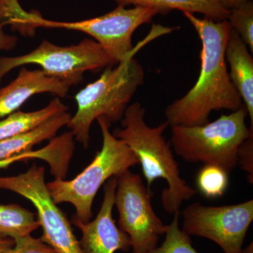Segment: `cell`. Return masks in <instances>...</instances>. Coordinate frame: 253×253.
Wrapping results in <instances>:
<instances>
[{"instance_id": "30bf717a", "label": "cell", "mask_w": 253, "mask_h": 253, "mask_svg": "<svg viewBox=\"0 0 253 253\" xmlns=\"http://www.w3.org/2000/svg\"><path fill=\"white\" fill-rule=\"evenodd\" d=\"M182 217V229L188 235L211 240L224 253H242L253 221V200L224 206L194 203L183 210Z\"/></svg>"}, {"instance_id": "6da1fadb", "label": "cell", "mask_w": 253, "mask_h": 253, "mask_svg": "<svg viewBox=\"0 0 253 253\" xmlns=\"http://www.w3.org/2000/svg\"><path fill=\"white\" fill-rule=\"evenodd\" d=\"M183 14L199 35L202 49L199 79L184 96L166 108L165 116L169 126H204L209 123L212 111H234L243 101L231 83L225 59L226 41L231 28L227 19L215 21L199 18L192 13Z\"/></svg>"}, {"instance_id": "9a60e30c", "label": "cell", "mask_w": 253, "mask_h": 253, "mask_svg": "<svg viewBox=\"0 0 253 253\" xmlns=\"http://www.w3.org/2000/svg\"><path fill=\"white\" fill-rule=\"evenodd\" d=\"M118 6H146L158 9L166 14L172 10L199 13L213 21L226 20L230 11L221 6L217 0H116Z\"/></svg>"}, {"instance_id": "ba28073f", "label": "cell", "mask_w": 253, "mask_h": 253, "mask_svg": "<svg viewBox=\"0 0 253 253\" xmlns=\"http://www.w3.org/2000/svg\"><path fill=\"white\" fill-rule=\"evenodd\" d=\"M151 194L139 174L127 169L118 176L115 194L118 226L129 236L133 253L156 249L168 230V225L155 212Z\"/></svg>"}, {"instance_id": "e0dca14e", "label": "cell", "mask_w": 253, "mask_h": 253, "mask_svg": "<svg viewBox=\"0 0 253 253\" xmlns=\"http://www.w3.org/2000/svg\"><path fill=\"white\" fill-rule=\"evenodd\" d=\"M36 214L18 204L0 205V238L30 235L40 227Z\"/></svg>"}, {"instance_id": "484cf974", "label": "cell", "mask_w": 253, "mask_h": 253, "mask_svg": "<svg viewBox=\"0 0 253 253\" xmlns=\"http://www.w3.org/2000/svg\"><path fill=\"white\" fill-rule=\"evenodd\" d=\"M217 1L224 9L230 11L241 6L247 0H217Z\"/></svg>"}, {"instance_id": "ac0fdd59", "label": "cell", "mask_w": 253, "mask_h": 253, "mask_svg": "<svg viewBox=\"0 0 253 253\" xmlns=\"http://www.w3.org/2000/svg\"><path fill=\"white\" fill-rule=\"evenodd\" d=\"M41 15L38 12H26L18 0H0V24L10 25L11 29L19 31L22 36L33 37L38 28V19Z\"/></svg>"}, {"instance_id": "d6986e66", "label": "cell", "mask_w": 253, "mask_h": 253, "mask_svg": "<svg viewBox=\"0 0 253 253\" xmlns=\"http://www.w3.org/2000/svg\"><path fill=\"white\" fill-rule=\"evenodd\" d=\"M173 214L174 217L168 225L162 245L146 253H199L193 247L191 236L179 227L180 211Z\"/></svg>"}, {"instance_id": "5bb4252c", "label": "cell", "mask_w": 253, "mask_h": 253, "mask_svg": "<svg viewBox=\"0 0 253 253\" xmlns=\"http://www.w3.org/2000/svg\"><path fill=\"white\" fill-rule=\"evenodd\" d=\"M71 118L68 111L58 113L28 132L0 140V160L31 151L35 145L53 139Z\"/></svg>"}, {"instance_id": "7c38bea8", "label": "cell", "mask_w": 253, "mask_h": 253, "mask_svg": "<svg viewBox=\"0 0 253 253\" xmlns=\"http://www.w3.org/2000/svg\"><path fill=\"white\" fill-rule=\"evenodd\" d=\"M71 86L42 70L30 71L23 67L14 81L0 89V118L18 111L34 95L50 93L65 97Z\"/></svg>"}, {"instance_id": "4fadbf2b", "label": "cell", "mask_w": 253, "mask_h": 253, "mask_svg": "<svg viewBox=\"0 0 253 253\" xmlns=\"http://www.w3.org/2000/svg\"><path fill=\"white\" fill-rule=\"evenodd\" d=\"M229 78L244 102L253 127V58L241 37L231 28L225 47Z\"/></svg>"}, {"instance_id": "8fae6325", "label": "cell", "mask_w": 253, "mask_h": 253, "mask_svg": "<svg viewBox=\"0 0 253 253\" xmlns=\"http://www.w3.org/2000/svg\"><path fill=\"white\" fill-rule=\"evenodd\" d=\"M117 177L110 178L104 184V200L94 220L86 223L71 221L81 231L79 244L83 253L127 252L131 249L129 236L116 225L112 215Z\"/></svg>"}, {"instance_id": "d4e9b609", "label": "cell", "mask_w": 253, "mask_h": 253, "mask_svg": "<svg viewBox=\"0 0 253 253\" xmlns=\"http://www.w3.org/2000/svg\"><path fill=\"white\" fill-rule=\"evenodd\" d=\"M3 26L0 24V50L9 51L14 49L17 44V37L6 35L2 31Z\"/></svg>"}, {"instance_id": "ffe728a7", "label": "cell", "mask_w": 253, "mask_h": 253, "mask_svg": "<svg viewBox=\"0 0 253 253\" xmlns=\"http://www.w3.org/2000/svg\"><path fill=\"white\" fill-rule=\"evenodd\" d=\"M229 183V174L221 168L214 166H205L197 177L200 191L206 198L223 196Z\"/></svg>"}, {"instance_id": "52a82bcc", "label": "cell", "mask_w": 253, "mask_h": 253, "mask_svg": "<svg viewBox=\"0 0 253 253\" xmlns=\"http://www.w3.org/2000/svg\"><path fill=\"white\" fill-rule=\"evenodd\" d=\"M158 14L161 13L154 8L134 6L126 9V6H118L107 14L90 19L58 22L42 17L39 25L40 28H63L89 35L102 46L116 65L134 56L144 45L141 43L133 46V34L139 26L151 22Z\"/></svg>"}, {"instance_id": "cb8c5ba5", "label": "cell", "mask_w": 253, "mask_h": 253, "mask_svg": "<svg viewBox=\"0 0 253 253\" xmlns=\"http://www.w3.org/2000/svg\"><path fill=\"white\" fill-rule=\"evenodd\" d=\"M238 165L248 173L250 184H253V134L246 139L238 150Z\"/></svg>"}, {"instance_id": "5b68a950", "label": "cell", "mask_w": 253, "mask_h": 253, "mask_svg": "<svg viewBox=\"0 0 253 253\" xmlns=\"http://www.w3.org/2000/svg\"><path fill=\"white\" fill-rule=\"evenodd\" d=\"M248 115L243 105L204 126H171L173 150L186 162L217 166L229 174L238 166L240 145L253 134L246 123Z\"/></svg>"}, {"instance_id": "9c48e42d", "label": "cell", "mask_w": 253, "mask_h": 253, "mask_svg": "<svg viewBox=\"0 0 253 253\" xmlns=\"http://www.w3.org/2000/svg\"><path fill=\"white\" fill-rule=\"evenodd\" d=\"M0 189L12 191L31 201L42 229V241L58 253H83L67 216L53 201L46 189L43 166L33 164L26 172L0 176Z\"/></svg>"}, {"instance_id": "44dd1931", "label": "cell", "mask_w": 253, "mask_h": 253, "mask_svg": "<svg viewBox=\"0 0 253 253\" xmlns=\"http://www.w3.org/2000/svg\"><path fill=\"white\" fill-rule=\"evenodd\" d=\"M227 21L253 52V4L247 0L239 7L230 11Z\"/></svg>"}, {"instance_id": "2e32d148", "label": "cell", "mask_w": 253, "mask_h": 253, "mask_svg": "<svg viewBox=\"0 0 253 253\" xmlns=\"http://www.w3.org/2000/svg\"><path fill=\"white\" fill-rule=\"evenodd\" d=\"M68 111V106L59 98H55L47 106L38 111H15L0 121V140L28 132L56 113Z\"/></svg>"}, {"instance_id": "277c9868", "label": "cell", "mask_w": 253, "mask_h": 253, "mask_svg": "<svg viewBox=\"0 0 253 253\" xmlns=\"http://www.w3.org/2000/svg\"><path fill=\"white\" fill-rule=\"evenodd\" d=\"M102 133L101 151L88 167L72 180L54 179L46 183V189L55 204L69 203L76 208L72 219L86 223L92 217V205L101 186L110 178L118 176L139 161L132 150L110 131L111 123L106 118H97Z\"/></svg>"}, {"instance_id": "7a4b0ae2", "label": "cell", "mask_w": 253, "mask_h": 253, "mask_svg": "<svg viewBox=\"0 0 253 253\" xmlns=\"http://www.w3.org/2000/svg\"><path fill=\"white\" fill-rule=\"evenodd\" d=\"M145 114L146 109L140 103L129 105L121 120L122 128L113 130V135L135 154L150 191L158 178L167 181L168 187L163 190L161 200L164 209L174 214L184 201L194 197L197 190L190 187L181 177L179 165L163 135L169 125L166 121L154 127L149 126L145 121Z\"/></svg>"}, {"instance_id": "4316f807", "label": "cell", "mask_w": 253, "mask_h": 253, "mask_svg": "<svg viewBox=\"0 0 253 253\" xmlns=\"http://www.w3.org/2000/svg\"><path fill=\"white\" fill-rule=\"evenodd\" d=\"M15 245L14 239L11 238H0V253H6Z\"/></svg>"}, {"instance_id": "3957f363", "label": "cell", "mask_w": 253, "mask_h": 253, "mask_svg": "<svg viewBox=\"0 0 253 253\" xmlns=\"http://www.w3.org/2000/svg\"><path fill=\"white\" fill-rule=\"evenodd\" d=\"M144 68L133 56L109 66L97 81L76 94L78 111L67 126L75 140L84 149L90 141V128L95 120L106 118L111 123L121 121L136 91L144 84Z\"/></svg>"}, {"instance_id": "8992f818", "label": "cell", "mask_w": 253, "mask_h": 253, "mask_svg": "<svg viewBox=\"0 0 253 253\" xmlns=\"http://www.w3.org/2000/svg\"><path fill=\"white\" fill-rule=\"evenodd\" d=\"M27 64L38 65L46 74L71 86L82 83L86 71L98 72L116 65L102 46L92 40L84 38L79 44L68 46L43 41L28 54L0 57V83L10 71Z\"/></svg>"}, {"instance_id": "83f0119b", "label": "cell", "mask_w": 253, "mask_h": 253, "mask_svg": "<svg viewBox=\"0 0 253 253\" xmlns=\"http://www.w3.org/2000/svg\"><path fill=\"white\" fill-rule=\"evenodd\" d=\"M242 253H253V244L251 243L247 247L243 249Z\"/></svg>"}, {"instance_id": "7402d4cb", "label": "cell", "mask_w": 253, "mask_h": 253, "mask_svg": "<svg viewBox=\"0 0 253 253\" xmlns=\"http://www.w3.org/2000/svg\"><path fill=\"white\" fill-rule=\"evenodd\" d=\"M31 159L42 160L49 164L50 168L54 169L58 167L61 161V147L56 141H49V144L42 149L25 151L6 159L0 160V169L9 167L14 163Z\"/></svg>"}, {"instance_id": "603a6c76", "label": "cell", "mask_w": 253, "mask_h": 253, "mask_svg": "<svg viewBox=\"0 0 253 253\" xmlns=\"http://www.w3.org/2000/svg\"><path fill=\"white\" fill-rule=\"evenodd\" d=\"M15 245L6 253H58L56 250L42 241L30 235L14 239Z\"/></svg>"}]
</instances>
